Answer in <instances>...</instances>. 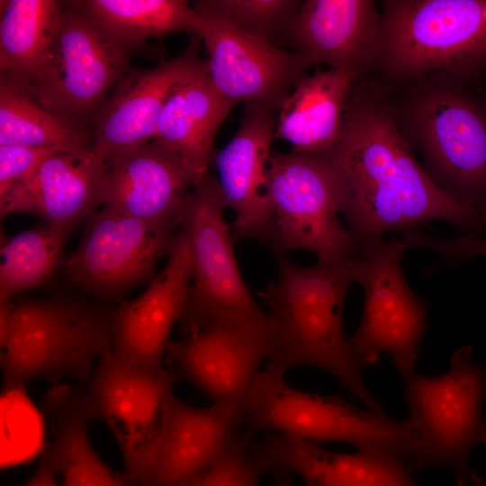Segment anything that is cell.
Wrapping results in <instances>:
<instances>
[{
  "mask_svg": "<svg viewBox=\"0 0 486 486\" xmlns=\"http://www.w3.org/2000/svg\"><path fill=\"white\" fill-rule=\"evenodd\" d=\"M323 157L359 256L383 233H408L429 220L447 221L465 233L486 228V211L440 188L417 162L392 112L363 91H350L340 138Z\"/></svg>",
  "mask_w": 486,
  "mask_h": 486,
  "instance_id": "6da1fadb",
  "label": "cell"
},
{
  "mask_svg": "<svg viewBox=\"0 0 486 486\" xmlns=\"http://www.w3.org/2000/svg\"><path fill=\"white\" fill-rule=\"evenodd\" d=\"M361 256L301 266L277 255V278L258 292L275 333L266 367L285 374L311 366L334 375L370 411L386 415L369 392L346 335L343 311Z\"/></svg>",
  "mask_w": 486,
  "mask_h": 486,
  "instance_id": "7a4b0ae2",
  "label": "cell"
},
{
  "mask_svg": "<svg viewBox=\"0 0 486 486\" xmlns=\"http://www.w3.org/2000/svg\"><path fill=\"white\" fill-rule=\"evenodd\" d=\"M242 427L258 433L287 435L313 443L343 442L357 450L400 456L415 471L422 455L421 435L410 418L357 409L338 396L305 392L291 386L285 374L265 367L243 407Z\"/></svg>",
  "mask_w": 486,
  "mask_h": 486,
  "instance_id": "3957f363",
  "label": "cell"
},
{
  "mask_svg": "<svg viewBox=\"0 0 486 486\" xmlns=\"http://www.w3.org/2000/svg\"><path fill=\"white\" fill-rule=\"evenodd\" d=\"M112 316L68 298L14 303L10 338L1 350L3 391L21 390L39 378L65 377L86 385L111 346Z\"/></svg>",
  "mask_w": 486,
  "mask_h": 486,
  "instance_id": "277c9868",
  "label": "cell"
},
{
  "mask_svg": "<svg viewBox=\"0 0 486 486\" xmlns=\"http://www.w3.org/2000/svg\"><path fill=\"white\" fill-rule=\"evenodd\" d=\"M382 7L377 61L391 76L469 79L486 67V0H388Z\"/></svg>",
  "mask_w": 486,
  "mask_h": 486,
  "instance_id": "5b68a950",
  "label": "cell"
},
{
  "mask_svg": "<svg viewBox=\"0 0 486 486\" xmlns=\"http://www.w3.org/2000/svg\"><path fill=\"white\" fill-rule=\"evenodd\" d=\"M394 117L438 186L486 211V109L479 101L458 86L435 84L412 94Z\"/></svg>",
  "mask_w": 486,
  "mask_h": 486,
  "instance_id": "8992f818",
  "label": "cell"
},
{
  "mask_svg": "<svg viewBox=\"0 0 486 486\" xmlns=\"http://www.w3.org/2000/svg\"><path fill=\"white\" fill-rule=\"evenodd\" d=\"M218 179L207 174L187 194L179 229L190 244L192 282L179 320L181 338L222 320L263 322L268 315L256 303L233 250L231 224Z\"/></svg>",
  "mask_w": 486,
  "mask_h": 486,
  "instance_id": "52a82bcc",
  "label": "cell"
},
{
  "mask_svg": "<svg viewBox=\"0 0 486 486\" xmlns=\"http://www.w3.org/2000/svg\"><path fill=\"white\" fill-rule=\"evenodd\" d=\"M405 382L409 418L421 435L416 470L445 467L454 472L458 486H482L469 459L475 447L486 443V364L476 363L472 347L465 346L453 354L446 374L427 377L416 373Z\"/></svg>",
  "mask_w": 486,
  "mask_h": 486,
  "instance_id": "ba28073f",
  "label": "cell"
},
{
  "mask_svg": "<svg viewBox=\"0 0 486 486\" xmlns=\"http://www.w3.org/2000/svg\"><path fill=\"white\" fill-rule=\"evenodd\" d=\"M266 192L270 215L263 242L275 256L306 250L318 261L360 256L339 220L338 185L323 156L272 152Z\"/></svg>",
  "mask_w": 486,
  "mask_h": 486,
  "instance_id": "9c48e42d",
  "label": "cell"
},
{
  "mask_svg": "<svg viewBox=\"0 0 486 486\" xmlns=\"http://www.w3.org/2000/svg\"><path fill=\"white\" fill-rule=\"evenodd\" d=\"M171 369L132 365L107 348L85 391L94 419L106 423L120 448L123 473L144 486L162 442L176 398Z\"/></svg>",
  "mask_w": 486,
  "mask_h": 486,
  "instance_id": "30bf717a",
  "label": "cell"
},
{
  "mask_svg": "<svg viewBox=\"0 0 486 486\" xmlns=\"http://www.w3.org/2000/svg\"><path fill=\"white\" fill-rule=\"evenodd\" d=\"M405 250L401 238H382L363 251L356 278L364 293L363 317L350 338L361 367L376 364L386 353L404 380L417 373L428 311L404 276Z\"/></svg>",
  "mask_w": 486,
  "mask_h": 486,
  "instance_id": "8fae6325",
  "label": "cell"
},
{
  "mask_svg": "<svg viewBox=\"0 0 486 486\" xmlns=\"http://www.w3.org/2000/svg\"><path fill=\"white\" fill-rule=\"evenodd\" d=\"M128 53L81 11H63L37 72L20 81L45 107L78 123L129 71Z\"/></svg>",
  "mask_w": 486,
  "mask_h": 486,
  "instance_id": "7c38bea8",
  "label": "cell"
},
{
  "mask_svg": "<svg viewBox=\"0 0 486 486\" xmlns=\"http://www.w3.org/2000/svg\"><path fill=\"white\" fill-rule=\"evenodd\" d=\"M274 341L270 319L263 322L222 320L171 340L166 356L178 381L188 382L212 403L243 409Z\"/></svg>",
  "mask_w": 486,
  "mask_h": 486,
  "instance_id": "4fadbf2b",
  "label": "cell"
},
{
  "mask_svg": "<svg viewBox=\"0 0 486 486\" xmlns=\"http://www.w3.org/2000/svg\"><path fill=\"white\" fill-rule=\"evenodd\" d=\"M176 231L103 208L88 217L80 243L62 259V267L81 289L113 295L156 276L157 263L167 256Z\"/></svg>",
  "mask_w": 486,
  "mask_h": 486,
  "instance_id": "5bb4252c",
  "label": "cell"
},
{
  "mask_svg": "<svg viewBox=\"0 0 486 486\" xmlns=\"http://www.w3.org/2000/svg\"><path fill=\"white\" fill-rule=\"evenodd\" d=\"M196 13L209 76L218 92L233 105L261 103L279 110L310 66L296 52L254 38L214 14Z\"/></svg>",
  "mask_w": 486,
  "mask_h": 486,
  "instance_id": "9a60e30c",
  "label": "cell"
},
{
  "mask_svg": "<svg viewBox=\"0 0 486 486\" xmlns=\"http://www.w3.org/2000/svg\"><path fill=\"white\" fill-rule=\"evenodd\" d=\"M191 282L190 244L179 229L164 269L140 296L121 302L112 312L111 346L114 354L140 368H165L170 335L185 310Z\"/></svg>",
  "mask_w": 486,
  "mask_h": 486,
  "instance_id": "2e32d148",
  "label": "cell"
},
{
  "mask_svg": "<svg viewBox=\"0 0 486 486\" xmlns=\"http://www.w3.org/2000/svg\"><path fill=\"white\" fill-rule=\"evenodd\" d=\"M201 38L193 35L183 53L146 70H129L102 107L93 148L104 160L153 139L164 108L176 88L206 62Z\"/></svg>",
  "mask_w": 486,
  "mask_h": 486,
  "instance_id": "e0dca14e",
  "label": "cell"
},
{
  "mask_svg": "<svg viewBox=\"0 0 486 486\" xmlns=\"http://www.w3.org/2000/svg\"><path fill=\"white\" fill-rule=\"evenodd\" d=\"M381 21L370 0H308L283 37L310 67L325 64L357 78L378 60Z\"/></svg>",
  "mask_w": 486,
  "mask_h": 486,
  "instance_id": "ac0fdd59",
  "label": "cell"
},
{
  "mask_svg": "<svg viewBox=\"0 0 486 486\" xmlns=\"http://www.w3.org/2000/svg\"><path fill=\"white\" fill-rule=\"evenodd\" d=\"M107 163L104 208L179 230L185 198L201 179L176 156L148 142L117 154Z\"/></svg>",
  "mask_w": 486,
  "mask_h": 486,
  "instance_id": "d6986e66",
  "label": "cell"
},
{
  "mask_svg": "<svg viewBox=\"0 0 486 486\" xmlns=\"http://www.w3.org/2000/svg\"><path fill=\"white\" fill-rule=\"evenodd\" d=\"M107 169V161L93 146L53 151L26 181L0 201L1 218L31 213L46 225L70 230L102 204Z\"/></svg>",
  "mask_w": 486,
  "mask_h": 486,
  "instance_id": "ffe728a7",
  "label": "cell"
},
{
  "mask_svg": "<svg viewBox=\"0 0 486 486\" xmlns=\"http://www.w3.org/2000/svg\"><path fill=\"white\" fill-rule=\"evenodd\" d=\"M271 107L248 103L242 122L213 162L227 207L235 212L234 241H264L270 215L266 173L276 121Z\"/></svg>",
  "mask_w": 486,
  "mask_h": 486,
  "instance_id": "44dd1931",
  "label": "cell"
},
{
  "mask_svg": "<svg viewBox=\"0 0 486 486\" xmlns=\"http://www.w3.org/2000/svg\"><path fill=\"white\" fill-rule=\"evenodd\" d=\"M242 419L239 407H196L176 398L144 486H183L208 470L241 431Z\"/></svg>",
  "mask_w": 486,
  "mask_h": 486,
  "instance_id": "7402d4cb",
  "label": "cell"
},
{
  "mask_svg": "<svg viewBox=\"0 0 486 486\" xmlns=\"http://www.w3.org/2000/svg\"><path fill=\"white\" fill-rule=\"evenodd\" d=\"M254 450L267 471L284 467L298 474L304 486H420L396 454L357 450L329 452L298 437L265 434Z\"/></svg>",
  "mask_w": 486,
  "mask_h": 486,
  "instance_id": "603a6c76",
  "label": "cell"
},
{
  "mask_svg": "<svg viewBox=\"0 0 486 486\" xmlns=\"http://www.w3.org/2000/svg\"><path fill=\"white\" fill-rule=\"evenodd\" d=\"M40 410L50 438L42 453L62 486H135L94 450L88 435L94 418L85 391L69 385L55 387L44 397Z\"/></svg>",
  "mask_w": 486,
  "mask_h": 486,
  "instance_id": "cb8c5ba5",
  "label": "cell"
},
{
  "mask_svg": "<svg viewBox=\"0 0 486 486\" xmlns=\"http://www.w3.org/2000/svg\"><path fill=\"white\" fill-rule=\"evenodd\" d=\"M233 106L213 86L206 60L169 97L153 142L176 156L202 179L213 162L215 135Z\"/></svg>",
  "mask_w": 486,
  "mask_h": 486,
  "instance_id": "d4e9b609",
  "label": "cell"
},
{
  "mask_svg": "<svg viewBox=\"0 0 486 486\" xmlns=\"http://www.w3.org/2000/svg\"><path fill=\"white\" fill-rule=\"evenodd\" d=\"M356 78L343 70H317L302 76L279 108L274 139L292 151L322 157L337 145L346 104Z\"/></svg>",
  "mask_w": 486,
  "mask_h": 486,
  "instance_id": "484cf974",
  "label": "cell"
},
{
  "mask_svg": "<svg viewBox=\"0 0 486 486\" xmlns=\"http://www.w3.org/2000/svg\"><path fill=\"white\" fill-rule=\"evenodd\" d=\"M80 11L121 45L130 49L148 38L176 32L199 37L201 20L183 0H87Z\"/></svg>",
  "mask_w": 486,
  "mask_h": 486,
  "instance_id": "4316f807",
  "label": "cell"
},
{
  "mask_svg": "<svg viewBox=\"0 0 486 486\" xmlns=\"http://www.w3.org/2000/svg\"><path fill=\"white\" fill-rule=\"evenodd\" d=\"M0 145L58 150L90 147L87 133L45 107L20 80L0 76Z\"/></svg>",
  "mask_w": 486,
  "mask_h": 486,
  "instance_id": "83f0119b",
  "label": "cell"
},
{
  "mask_svg": "<svg viewBox=\"0 0 486 486\" xmlns=\"http://www.w3.org/2000/svg\"><path fill=\"white\" fill-rule=\"evenodd\" d=\"M1 76L30 80L42 63L63 11L52 0L1 1Z\"/></svg>",
  "mask_w": 486,
  "mask_h": 486,
  "instance_id": "f1b7e54d",
  "label": "cell"
},
{
  "mask_svg": "<svg viewBox=\"0 0 486 486\" xmlns=\"http://www.w3.org/2000/svg\"><path fill=\"white\" fill-rule=\"evenodd\" d=\"M69 229L46 225L1 240L0 302L45 283L61 264Z\"/></svg>",
  "mask_w": 486,
  "mask_h": 486,
  "instance_id": "f546056e",
  "label": "cell"
},
{
  "mask_svg": "<svg viewBox=\"0 0 486 486\" xmlns=\"http://www.w3.org/2000/svg\"><path fill=\"white\" fill-rule=\"evenodd\" d=\"M302 2L293 0H200L197 12L214 14L239 31L273 44L284 35Z\"/></svg>",
  "mask_w": 486,
  "mask_h": 486,
  "instance_id": "4dcf8cb0",
  "label": "cell"
},
{
  "mask_svg": "<svg viewBox=\"0 0 486 486\" xmlns=\"http://www.w3.org/2000/svg\"><path fill=\"white\" fill-rule=\"evenodd\" d=\"M253 436L241 430L212 466L183 486H260L268 471L255 453Z\"/></svg>",
  "mask_w": 486,
  "mask_h": 486,
  "instance_id": "1f68e13d",
  "label": "cell"
},
{
  "mask_svg": "<svg viewBox=\"0 0 486 486\" xmlns=\"http://www.w3.org/2000/svg\"><path fill=\"white\" fill-rule=\"evenodd\" d=\"M58 149L0 145V201L26 181L46 156Z\"/></svg>",
  "mask_w": 486,
  "mask_h": 486,
  "instance_id": "d6a6232c",
  "label": "cell"
},
{
  "mask_svg": "<svg viewBox=\"0 0 486 486\" xmlns=\"http://www.w3.org/2000/svg\"><path fill=\"white\" fill-rule=\"evenodd\" d=\"M407 249L424 248L451 259L486 257V238L476 233H465L453 238H437L418 230L405 233L401 238Z\"/></svg>",
  "mask_w": 486,
  "mask_h": 486,
  "instance_id": "836d02e7",
  "label": "cell"
},
{
  "mask_svg": "<svg viewBox=\"0 0 486 486\" xmlns=\"http://www.w3.org/2000/svg\"><path fill=\"white\" fill-rule=\"evenodd\" d=\"M22 486H62L49 458L42 453L31 478Z\"/></svg>",
  "mask_w": 486,
  "mask_h": 486,
  "instance_id": "e575fe53",
  "label": "cell"
},
{
  "mask_svg": "<svg viewBox=\"0 0 486 486\" xmlns=\"http://www.w3.org/2000/svg\"><path fill=\"white\" fill-rule=\"evenodd\" d=\"M14 303L11 301L0 302V348L3 350L9 340Z\"/></svg>",
  "mask_w": 486,
  "mask_h": 486,
  "instance_id": "d590c367",
  "label": "cell"
},
{
  "mask_svg": "<svg viewBox=\"0 0 486 486\" xmlns=\"http://www.w3.org/2000/svg\"><path fill=\"white\" fill-rule=\"evenodd\" d=\"M274 480V486H293L292 472L284 467H274L270 470Z\"/></svg>",
  "mask_w": 486,
  "mask_h": 486,
  "instance_id": "8d00e7d4",
  "label": "cell"
}]
</instances>
